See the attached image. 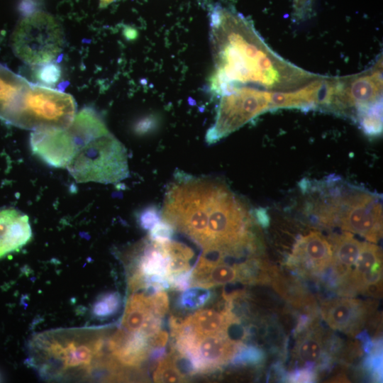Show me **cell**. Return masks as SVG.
<instances>
[{
  "label": "cell",
  "instance_id": "24",
  "mask_svg": "<svg viewBox=\"0 0 383 383\" xmlns=\"http://www.w3.org/2000/svg\"><path fill=\"white\" fill-rule=\"evenodd\" d=\"M121 304V297L118 292H108L94 302L92 313L96 318H108L118 311Z\"/></svg>",
  "mask_w": 383,
  "mask_h": 383
},
{
  "label": "cell",
  "instance_id": "21",
  "mask_svg": "<svg viewBox=\"0 0 383 383\" xmlns=\"http://www.w3.org/2000/svg\"><path fill=\"white\" fill-rule=\"evenodd\" d=\"M355 119L364 133L370 136L379 135L382 131V99L357 111Z\"/></svg>",
  "mask_w": 383,
  "mask_h": 383
},
{
  "label": "cell",
  "instance_id": "14",
  "mask_svg": "<svg viewBox=\"0 0 383 383\" xmlns=\"http://www.w3.org/2000/svg\"><path fill=\"white\" fill-rule=\"evenodd\" d=\"M381 268L379 247L371 242H363L357 258L346 277L355 287L367 288L379 281Z\"/></svg>",
  "mask_w": 383,
  "mask_h": 383
},
{
  "label": "cell",
  "instance_id": "36",
  "mask_svg": "<svg viewBox=\"0 0 383 383\" xmlns=\"http://www.w3.org/2000/svg\"><path fill=\"white\" fill-rule=\"evenodd\" d=\"M255 217H256L257 221L261 225H263V226L267 225V223L268 222V219H267V213H266L265 211H264L262 209L256 210L255 211Z\"/></svg>",
  "mask_w": 383,
  "mask_h": 383
},
{
  "label": "cell",
  "instance_id": "28",
  "mask_svg": "<svg viewBox=\"0 0 383 383\" xmlns=\"http://www.w3.org/2000/svg\"><path fill=\"white\" fill-rule=\"evenodd\" d=\"M175 230L170 223L160 221L150 230L149 238L162 243L172 239Z\"/></svg>",
  "mask_w": 383,
  "mask_h": 383
},
{
  "label": "cell",
  "instance_id": "8",
  "mask_svg": "<svg viewBox=\"0 0 383 383\" xmlns=\"http://www.w3.org/2000/svg\"><path fill=\"white\" fill-rule=\"evenodd\" d=\"M382 60L351 76L332 77L326 111L355 118L357 111L382 99Z\"/></svg>",
  "mask_w": 383,
  "mask_h": 383
},
{
  "label": "cell",
  "instance_id": "26",
  "mask_svg": "<svg viewBox=\"0 0 383 383\" xmlns=\"http://www.w3.org/2000/svg\"><path fill=\"white\" fill-rule=\"evenodd\" d=\"M148 302L150 312L160 318H162L169 309V297L162 290L148 295Z\"/></svg>",
  "mask_w": 383,
  "mask_h": 383
},
{
  "label": "cell",
  "instance_id": "5",
  "mask_svg": "<svg viewBox=\"0 0 383 383\" xmlns=\"http://www.w3.org/2000/svg\"><path fill=\"white\" fill-rule=\"evenodd\" d=\"M75 116L76 102L70 94L30 83L9 123L33 131L65 128Z\"/></svg>",
  "mask_w": 383,
  "mask_h": 383
},
{
  "label": "cell",
  "instance_id": "31",
  "mask_svg": "<svg viewBox=\"0 0 383 383\" xmlns=\"http://www.w3.org/2000/svg\"><path fill=\"white\" fill-rule=\"evenodd\" d=\"M170 287L173 289L184 291L191 287L192 279V269L167 277Z\"/></svg>",
  "mask_w": 383,
  "mask_h": 383
},
{
  "label": "cell",
  "instance_id": "13",
  "mask_svg": "<svg viewBox=\"0 0 383 383\" xmlns=\"http://www.w3.org/2000/svg\"><path fill=\"white\" fill-rule=\"evenodd\" d=\"M31 236L27 215L15 209L0 210V259L21 248Z\"/></svg>",
  "mask_w": 383,
  "mask_h": 383
},
{
  "label": "cell",
  "instance_id": "33",
  "mask_svg": "<svg viewBox=\"0 0 383 383\" xmlns=\"http://www.w3.org/2000/svg\"><path fill=\"white\" fill-rule=\"evenodd\" d=\"M161 325L162 318L150 312L145 319L138 331L144 336L149 338L160 330Z\"/></svg>",
  "mask_w": 383,
  "mask_h": 383
},
{
  "label": "cell",
  "instance_id": "9",
  "mask_svg": "<svg viewBox=\"0 0 383 383\" xmlns=\"http://www.w3.org/2000/svg\"><path fill=\"white\" fill-rule=\"evenodd\" d=\"M30 143L39 158L55 167H66L77 150L76 137L69 126L34 131Z\"/></svg>",
  "mask_w": 383,
  "mask_h": 383
},
{
  "label": "cell",
  "instance_id": "16",
  "mask_svg": "<svg viewBox=\"0 0 383 383\" xmlns=\"http://www.w3.org/2000/svg\"><path fill=\"white\" fill-rule=\"evenodd\" d=\"M30 82L0 64V118L9 123Z\"/></svg>",
  "mask_w": 383,
  "mask_h": 383
},
{
  "label": "cell",
  "instance_id": "12",
  "mask_svg": "<svg viewBox=\"0 0 383 383\" xmlns=\"http://www.w3.org/2000/svg\"><path fill=\"white\" fill-rule=\"evenodd\" d=\"M293 260L306 270L320 272L332 265L331 244L318 232H311L296 241Z\"/></svg>",
  "mask_w": 383,
  "mask_h": 383
},
{
  "label": "cell",
  "instance_id": "22",
  "mask_svg": "<svg viewBox=\"0 0 383 383\" xmlns=\"http://www.w3.org/2000/svg\"><path fill=\"white\" fill-rule=\"evenodd\" d=\"M323 355V345L316 335H306L298 343L296 355L300 362L306 364L317 363Z\"/></svg>",
  "mask_w": 383,
  "mask_h": 383
},
{
  "label": "cell",
  "instance_id": "18",
  "mask_svg": "<svg viewBox=\"0 0 383 383\" xmlns=\"http://www.w3.org/2000/svg\"><path fill=\"white\" fill-rule=\"evenodd\" d=\"M362 243L355 238L350 232L335 236L333 240V261L338 272L347 275L354 265Z\"/></svg>",
  "mask_w": 383,
  "mask_h": 383
},
{
  "label": "cell",
  "instance_id": "23",
  "mask_svg": "<svg viewBox=\"0 0 383 383\" xmlns=\"http://www.w3.org/2000/svg\"><path fill=\"white\" fill-rule=\"evenodd\" d=\"M211 296L209 289L193 287L183 291L177 299V305L185 310H194L206 304Z\"/></svg>",
  "mask_w": 383,
  "mask_h": 383
},
{
  "label": "cell",
  "instance_id": "7",
  "mask_svg": "<svg viewBox=\"0 0 383 383\" xmlns=\"http://www.w3.org/2000/svg\"><path fill=\"white\" fill-rule=\"evenodd\" d=\"M213 124L206 140L214 143L259 115L271 110L272 91L252 86L235 87L221 94Z\"/></svg>",
  "mask_w": 383,
  "mask_h": 383
},
{
  "label": "cell",
  "instance_id": "29",
  "mask_svg": "<svg viewBox=\"0 0 383 383\" xmlns=\"http://www.w3.org/2000/svg\"><path fill=\"white\" fill-rule=\"evenodd\" d=\"M260 358V353L256 348L239 345L231 360L235 364H245L256 362Z\"/></svg>",
  "mask_w": 383,
  "mask_h": 383
},
{
  "label": "cell",
  "instance_id": "17",
  "mask_svg": "<svg viewBox=\"0 0 383 383\" xmlns=\"http://www.w3.org/2000/svg\"><path fill=\"white\" fill-rule=\"evenodd\" d=\"M235 321L228 309L218 311L213 309H200L184 319V323L198 336L226 333Z\"/></svg>",
  "mask_w": 383,
  "mask_h": 383
},
{
  "label": "cell",
  "instance_id": "25",
  "mask_svg": "<svg viewBox=\"0 0 383 383\" xmlns=\"http://www.w3.org/2000/svg\"><path fill=\"white\" fill-rule=\"evenodd\" d=\"M152 377L155 382H182L186 380L176 369L170 353L158 361Z\"/></svg>",
  "mask_w": 383,
  "mask_h": 383
},
{
  "label": "cell",
  "instance_id": "30",
  "mask_svg": "<svg viewBox=\"0 0 383 383\" xmlns=\"http://www.w3.org/2000/svg\"><path fill=\"white\" fill-rule=\"evenodd\" d=\"M192 269L190 260L179 256H169L167 267V277L189 271Z\"/></svg>",
  "mask_w": 383,
  "mask_h": 383
},
{
  "label": "cell",
  "instance_id": "2",
  "mask_svg": "<svg viewBox=\"0 0 383 383\" xmlns=\"http://www.w3.org/2000/svg\"><path fill=\"white\" fill-rule=\"evenodd\" d=\"M104 338L89 331H53L38 335L32 348L44 376H62L68 372L91 369L102 358Z\"/></svg>",
  "mask_w": 383,
  "mask_h": 383
},
{
  "label": "cell",
  "instance_id": "35",
  "mask_svg": "<svg viewBox=\"0 0 383 383\" xmlns=\"http://www.w3.org/2000/svg\"><path fill=\"white\" fill-rule=\"evenodd\" d=\"M311 1L312 0H294L296 14L300 17L304 16Z\"/></svg>",
  "mask_w": 383,
  "mask_h": 383
},
{
  "label": "cell",
  "instance_id": "34",
  "mask_svg": "<svg viewBox=\"0 0 383 383\" xmlns=\"http://www.w3.org/2000/svg\"><path fill=\"white\" fill-rule=\"evenodd\" d=\"M169 338L168 333L161 329L148 338L149 344L152 348L165 347Z\"/></svg>",
  "mask_w": 383,
  "mask_h": 383
},
{
  "label": "cell",
  "instance_id": "27",
  "mask_svg": "<svg viewBox=\"0 0 383 383\" xmlns=\"http://www.w3.org/2000/svg\"><path fill=\"white\" fill-rule=\"evenodd\" d=\"M61 71L60 67L52 62L40 65L37 70V78L46 84H54L58 82Z\"/></svg>",
  "mask_w": 383,
  "mask_h": 383
},
{
  "label": "cell",
  "instance_id": "32",
  "mask_svg": "<svg viewBox=\"0 0 383 383\" xmlns=\"http://www.w3.org/2000/svg\"><path fill=\"white\" fill-rule=\"evenodd\" d=\"M161 216L157 209L150 206L143 210L139 216L140 226L145 230L150 231L160 221Z\"/></svg>",
  "mask_w": 383,
  "mask_h": 383
},
{
  "label": "cell",
  "instance_id": "19",
  "mask_svg": "<svg viewBox=\"0 0 383 383\" xmlns=\"http://www.w3.org/2000/svg\"><path fill=\"white\" fill-rule=\"evenodd\" d=\"M150 313L148 295L144 292L132 295L127 301L123 316V328L129 332L138 331Z\"/></svg>",
  "mask_w": 383,
  "mask_h": 383
},
{
  "label": "cell",
  "instance_id": "20",
  "mask_svg": "<svg viewBox=\"0 0 383 383\" xmlns=\"http://www.w3.org/2000/svg\"><path fill=\"white\" fill-rule=\"evenodd\" d=\"M243 279L240 265L233 266L222 261L212 267L202 278L193 282L192 287L209 289L216 285L226 284Z\"/></svg>",
  "mask_w": 383,
  "mask_h": 383
},
{
  "label": "cell",
  "instance_id": "6",
  "mask_svg": "<svg viewBox=\"0 0 383 383\" xmlns=\"http://www.w3.org/2000/svg\"><path fill=\"white\" fill-rule=\"evenodd\" d=\"M63 29L50 14L36 11L22 18L11 38L15 55L30 65L52 62L62 50Z\"/></svg>",
  "mask_w": 383,
  "mask_h": 383
},
{
  "label": "cell",
  "instance_id": "11",
  "mask_svg": "<svg viewBox=\"0 0 383 383\" xmlns=\"http://www.w3.org/2000/svg\"><path fill=\"white\" fill-rule=\"evenodd\" d=\"M111 357L124 367H137L149 357L151 347L148 338L139 331L118 329L108 340Z\"/></svg>",
  "mask_w": 383,
  "mask_h": 383
},
{
  "label": "cell",
  "instance_id": "4",
  "mask_svg": "<svg viewBox=\"0 0 383 383\" xmlns=\"http://www.w3.org/2000/svg\"><path fill=\"white\" fill-rule=\"evenodd\" d=\"M66 168L82 183H116L129 174L126 150L109 131L80 146Z\"/></svg>",
  "mask_w": 383,
  "mask_h": 383
},
{
  "label": "cell",
  "instance_id": "3",
  "mask_svg": "<svg viewBox=\"0 0 383 383\" xmlns=\"http://www.w3.org/2000/svg\"><path fill=\"white\" fill-rule=\"evenodd\" d=\"M325 223L338 224L343 230L376 243L382 236V209L380 198L363 190L333 192L313 207Z\"/></svg>",
  "mask_w": 383,
  "mask_h": 383
},
{
  "label": "cell",
  "instance_id": "1",
  "mask_svg": "<svg viewBox=\"0 0 383 383\" xmlns=\"http://www.w3.org/2000/svg\"><path fill=\"white\" fill-rule=\"evenodd\" d=\"M209 29L214 63L210 87L216 95L240 86L289 91L319 77L278 55L252 23L234 9L215 6L210 13Z\"/></svg>",
  "mask_w": 383,
  "mask_h": 383
},
{
  "label": "cell",
  "instance_id": "10",
  "mask_svg": "<svg viewBox=\"0 0 383 383\" xmlns=\"http://www.w3.org/2000/svg\"><path fill=\"white\" fill-rule=\"evenodd\" d=\"M240 344L226 333L198 336L184 352L192 358L199 373L216 369L232 359Z\"/></svg>",
  "mask_w": 383,
  "mask_h": 383
},
{
  "label": "cell",
  "instance_id": "15",
  "mask_svg": "<svg viewBox=\"0 0 383 383\" xmlns=\"http://www.w3.org/2000/svg\"><path fill=\"white\" fill-rule=\"evenodd\" d=\"M363 306L352 299H337L323 307V318L335 330L350 332L357 328L363 318Z\"/></svg>",
  "mask_w": 383,
  "mask_h": 383
},
{
  "label": "cell",
  "instance_id": "37",
  "mask_svg": "<svg viewBox=\"0 0 383 383\" xmlns=\"http://www.w3.org/2000/svg\"><path fill=\"white\" fill-rule=\"evenodd\" d=\"M116 1L117 0H99V6L101 8H103Z\"/></svg>",
  "mask_w": 383,
  "mask_h": 383
}]
</instances>
